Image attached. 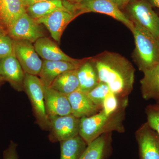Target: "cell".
Segmentation results:
<instances>
[{
  "label": "cell",
  "mask_w": 159,
  "mask_h": 159,
  "mask_svg": "<svg viewBox=\"0 0 159 159\" xmlns=\"http://www.w3.org/2000/svg\"><path fill=\"white\" fill-rule=\"evenodd\" d=\"M60 143V159H79L88 146L79 135Z\"/></svg>",
  "instance_id": "23"
},
{
  "label": "cell",
  "mask_w": 159,
  "mask_h": 159,
  "mask_svg": "<svg viewBox=\"0 0 159 159\" xmlns=\"http://www.w3.org/2000/svg\"><path fill=\"white\" fill-rule=\"evenodd\" d=\"M152 7H157L159 9V0H147Z\"/></svg>",
  "instance_id": "31"
},
{
  "label": "cell",
  "mask_w": 159,
  "mask_h": 159,
  "mask_svg": "<svg viewBox=\"0 0 159 159\" xmlns=\"http://www.w3.org/2000/svg\"><path fill=\"white\" fill-rule=\"evenodd\" d=\"M77 17L75 15L69 11L58 10L35 20L38 24L44 25L52 38L59 43L66 27Z\"/></svg>",
  "instance_id": "12"
},
{
  "label": "cell",
  "mask_w": 159,
  "mask_h": 159,
  "mask_svg": "<svg viewBox=\"0 0 159 159\" xmlns=\"http://www.w3.org/2000/svg\"><path fill=\"white\" fill-rule=\"evenodd\" d=\"M47 1H49V0H23V2L26 8V7H28V6L32 5V4H34V3Z\"/></svg>",
  "instance_id": "30"
},
{
  "label": "cell",
  "mask_w": 159,
  "mask_h": 159,
  "mask_svg": "<svg viewBox=\"0 0 159 159\" xmlns=\"http://www.w3.org/2000/svg\"><path fill=\"white\" fill-rule=\"evenodd\" d=\"M74 3L77 16L88 12L107 15L122 23L132 32L134 29L133 22L112 0H84Z\"/></svg>",
  "instance_id": "6"
},
{
  "label": "cell",
  "mask_w": 159,
  "mask_h": 159,
  "mask_svg": "<svg viewBox=\"0 0 159 159\" xmlns=\"http://www.w3.org/2000/svg\"><path fill=\"white\" fill-rule=\"evenodd\" d=\"M147 123L159 135V103L149 105L145 109Z\"/></svg>",
  "instance_id": "27"
},
{
  "label": "cell",
  "mask_w": 159,
  "mask_h": 159,
  "mask_svg": "<svg viewBox=\"0 0 159 159\" xmlns=\"http://www.w3.org/2000/svg\"><path fill=\"white\" fill-rule=\"evenodd\" d=\"M120 9H124L134 0H112Z\"/></svg>",
  "instance_id": "29"
},
{
  "label": "cell",
  "mask_w": 159,
  "mask_h": 159,
  "mask_svg": "<svg viewBox=\"0 0 159 159\" xmlns=\"http://www.w3.org/2000/svg\"><path fill=\"white\" fill-rule=\"evenodd\" d=\"M26 13L34 20L51 14L58 10L76 14L74 3L68 0H49L34 3L26 7Z\"/></svg>",
  "instance_id": "13"
},
{
  "label": "cell",
  "mask_w": 159,
  "mask_h": 159,
  "mask_svg": "<svg viewBox=\"0 0 159 159\" xmlns=\"http://www.w3.org/2000/svg\"><path fill=\"white\" fill-rule=\"evenodd\" d=\"M13 54V39L0 27V59Z\"/></svg>",
  "instance_id": "26"
},
{
  "label": "cell",
  "mask_w": 159,
  "mask_h": 159,
  "mask_svg": "<svg viewBox=\"0 0 159 159\" xmlns=\"http://www.w3.org/2000/svg\"><path fill=\"white\" fill-rule=\"evenodd\" d=\"M48 118V138L51 142H61L79 135L80 119L72 114L51 116Z\"/></svg>",
  "instance_id": "7"
},
{
  "label": "cell",
  "mask_w": 159,
  "mask_h": 159,
  "mask_svg": "<svg viewBox=\"0 0 159 159\" xmlns=\"http://www.w3.org/2000/svg\"><path fill=\"white\" fill-rule=\"evenodd\" d=\"M50 87L67 96L79 89L77 69L61 74L54 80Z\"/></svg>",
  "instance_id": "22"
},
{
  "label": "cell",
  "mask_w": 159,
  "mask_h": 159,
  "mask_svg": "<svg viewBox=\"0 0 159 159\" xmlns=\"http://www.w3.org/2000/svg\"><path fill=\"white\" fill-rule=\"evenodd\" d=\"M68 1H70L71 2L78 3L81 2V1H84V0H68Z\"/></svg>",
  "instance_id": "32"
},
{
  "label": "cell",
  "mask_w": 159,
  "mask_h": 159,
  "mask_svg": "<svg viewBox=\"0 0 159 159\" xmlns=\"http://www.w3.org/2000/svg\"><path fill=\"white\" fill-rule=\"evenodd\" d=\"M7 33L12 39L27 40L35 43L39 39L45 37L40 24L25 13L17 20Z\"/></svg>",
  "instance_id": "9"
},
{
  "label": "cell",
  "mask_w": 159,
  "mask_h": 159,
  "mask_svg": "<svg viewBox=\"0 0 159 159\" xmlns=\"http://www.w3.org/2000/svg\"><path fill=\"white\" fill-rule=\"evenodd\" d=\"M127 102L128 98L120 99L111 91L103 101L102 110L107 115H111L116 111L123 104Z\"/></svg>",
  "instance_id": "24"
},
{
  "label": "cell",
  "mask_w": 159,
  "mask_h": 159,
  "mask_svg": "<svg viewBox=\"0 0 159 159\" xmlns=\"http://www.w3.org/2000/svg\"><path fill=\"white\" fill-rule=\"evenodd\" d=\"M17 146L16 143L11 141L8 148L3 152V159H18Z\"/></svg>",
  "instance_id": "28"
},
{
  "label": "cell",
  "mask_w": 159,
  "mask_h": 159,
  "mask_svg": "<svg viewBox=\"0 0 159 159\" xmlns=\"http://www.w3.org/2000/svg\"><path fill=\"white\" fill-rule=\"evenodd\" d=\"M0 76L16 91H24L25 73L14 54L0 59Z\"/></svg>",
  "instance_id": "11"
},
{
  "label": "cell",
  "mask_w": 159,
  "mask_h": 159,
  "mask_svg": "<svg viewBox=\"0 0 159 159\" xmlns=\"http://www.w3.org/2000/svg\"><path fill=\"white\" fill-rule=\"evenodd\" d=\"M141 159H159V135L147 122L135 132Z\"/></svg>",
  "instance_id": "10"
},
{
  "label": "cell",
  "mask_w": 159,
  "mask_h": 159,
  "mask_svg": "<svg viewBox=\"0 0 159 159\" xmlns=\"http://www.w3.org/2000/svg\"><path fill=\"white\" fill-rule=\"evenodd\" d=\"M143 73L140 81L142 97L145 100L153 99L159 102V64Z\"/></svg>",
  "instance_id": "21"
},
{
  "label": "cell",
  "mask_w": 159,
  "mask_h": 159,
  "mask_svg": "<svg viewBox=\"0 0 159 159\" xmlns=\"http://www.w3.org/2000/svg\"><path fill=\"white\" fill-rule=\"evenodd\" d=\"M99 81L108 86L120 99L128 98L133 90L135 69L127 58L105 51L92 57Z\"/></svg>",
  "instance_id": "1"
},
{
  "label": "cell",
  "mask_w": 159,
  "mask_h": 159,
  "mask_svg": "<svg viewBox=\"0 0 159 159\" xmlns=\"http://www.w3.org/2000/svg\"><path fill=\"white\" fill-rule=\"evenodd\" d=\"M158 102V103H159V102Z\"/></svg>",
  "instance_id": "34"
},
{
  "label": "cell",
  "mask_w": 159,
  "mask_h": 159,
  "mask_svg": "<svg viewBox=\"0 0 159 159\" xmlns=\"http://www.w3.org/2000/svg\"><path fill=\"white\" fill-rule=\"evenodd\" d=\"M125 8V14L131 21L159 39V16L147 0H134Z\"/></svg>",
  "instance_id": "5"
},
{
  "label": "cell",
  "mask_w": 159,
  "mask_h": 159,
  "mask_svg": "<svg viewBox=\"0 0 159 159\" xmlns=\"http://www.w3.org/2000/svg\"><path fill=\"white\" fill-rule=\"evenodd\" d=\"M13 52L25 74L39 76L43 61L39 57L32 43L27 40H14Z\"/></svg>",
  "instance_id": "8"
},
{
  "label": "cell",
  "mask_w": 159,
  "mask_h": 159,
  "mask_svg": "<svg viewBox=\"0 0 159 159\" xmlns=\"http://www.w3.org/2000/svg\"><path fill=\"white\" fill-rule=\"evenodd\" d=\"M81 63L76 64L61 61L44 60L39 76L45 87H50L54 80L61 74L66 71L78 69Z\"/></svg>",
  "instance_id": "18"
},
{
  "label": "cell",
  "mask_w": 159,
  "mask_h": 159,
  "mask_svg": "<svg viewBox=\"0 0 159 159\" xmlns=\"http://www.w3.org/2000/svg\"><path fill=\"white\" fill-rule=\"evenodd\" d=\"M111 133L105 134L88 145L79 159H107L111 153Z\"/></svg>",
  "instance_id": "19"
},
{
  "label": "cell",
  "mask_w": 159,
  "mask_h": 159,
  "mask_svg": "<svg viewBox=\"0 0 159 159\" xmlns=\"http://www.w3.org/2000/svg\"><path fill=\"white\" fill-rule=\"evenodd\" d=\"M2 81H3V80L2 79V77H1V76H0V84L2 82Z\"/></svg>",
  "instance_id": "33"
},
{
  "label": "cell",
  "mask_w": 159,
  "mask_h": 159,
  "mask_svg": "<svg viewBox=\"0 0 159 159\" xmlns=\"http://www.w3.org/2000/svg\"><path fill=\"white\" fill-rule=\"evenodd\" d=\"M26 9L23 0H0V24L7 31L26 13Z\"/></svg>",
  "instance_id": "17"
},
{
  "label": "cell",
  "mask_w": 159,
  "mask_h": 159,
  "mask_svg": "<svg viewBox=\"0 0 159 159\" xmlns=\"http://www.w3.org/2000/svg\"><path fill=\"white\" fill-rule=\"evenodd\" d=\"M134 24L135 48L132 58L143 72L159 64V39L139 24Z\"/></svg>",
  "instance_id": "3"
},
{
  "label": "cell",
  "mask_w": 159,
  "mask_h": 159,
  "mask_svg": "<svg viewBox=\"0 0 159 159\" xmlns=\"http://www.w3.org/2000/svg\"><path fill=\"white\" fill-rule=\"evenodd\" d=\"M79 90L88 93L99 83V77L92 57L84 60L77 69Z\"/></svg>",
  "instance_id": "20"
},
{
  "label": "cell",
  "mask_w": 159,
  "mask_h": 159,
  "mask_svg": "<svg viewBox=\"0 0 159 159\" xmlns=\"http://www.w3.org/2000/svg\"><path fill=\"white\" fill-rule=\"evenodd\" d=\"M24 87L31 101L37 124L42 129L48 130L49 120L45 104V86L37 76L25 74Z\"/></svg>",
  "instance_id": "4"
},
{
  "label": "cell",
  "mask_w": 159,
  "mask_h": 159,
  "mask_svg": "<svg viewBox=\"0 0 159 159\" xmlns=\"http://www.w3.org/2000/svg\"><path fill=\"white\" fill-rule=\"evenodd\" d=\"M34 48L38 54L44 60L65 61L73 63H81L83 60L74 59L66 54L56 43L48 38H40L34 43Z\"/></svg>",
  "instance_id": "15"
},
{
  "label": "cell",
  "mask_w": 159,
  "mask_h": 159,
  "mask_svg": "<svg viewBox=\"0 0 159 159\" xmlns=\"http://www.w3.org/2000/svg\"><path fill=\"white\" fill-rule=\"evenodd\" d=\"M67 97L72 109V115L79 119L91 116L102 110L94 104L86 93L79 89L69 94Z\"/></svg>",
  "instance_id": "16"
},
{
  "label": "cell",
  "mask_w": 159,
  "mask_h": 159,
  "mask_svg": "<svg viewBox=\"0 0 159 159\" xmlns=\"http://www.w3.org/2000/svg\"><path fill=\"white\" fill-rule=\"evenodd\" d=\"M111 91L106 84L100 81L97 86L87 94L95 105L102 109L103 101Z\"/></svg>",
  "instance_id": "25"
},
{
  "label": "cell",
  "mask_w": 159,
  "mask_h": 159,
  "mask_svg": "<svg viewBox=\"0 0 159 159\" xmlns=\"http://www.w3.org/2000/svg\"><path fill=\"white\" fill-rule=\"evenodd\" d=\"M44 101L48 116H64L72 114L67 96L51 87L44 88Z\"/></svg>",
  "instance_id": "14"
},
{
  "label": "cell",
  "mask_w": 159,
  "mask_h": 159,
  "mask_svg": "<svg viewBox=\"0 0 159 159\" xmlns=\"http://www.w3.org/2000/svg\"><path fill=\"white\" fill-rule=\"evenodd\" d=\"M128 102L119 108L116 111L107 115L102 110L89 117L80 119L79 135L88 145L103 134L125 132L123 122L125 109Z\"/></svg>",
  "instance_id": "2"
}]
</instances>
